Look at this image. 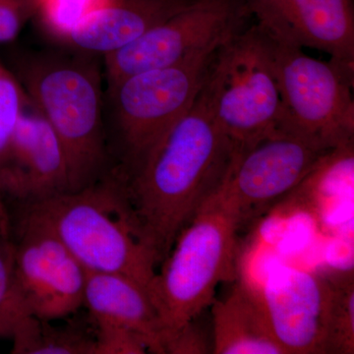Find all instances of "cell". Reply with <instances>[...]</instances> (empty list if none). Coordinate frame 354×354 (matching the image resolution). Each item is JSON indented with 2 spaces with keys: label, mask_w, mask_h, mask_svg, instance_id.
Listing matches in <instances>:
<instances>
[{
  "label": "cell",
  "mask_w": 354,
  "mask_h": 354,
  "mask_svg": "<svg viewBox=\"0 0 354 354\" xmlns=\"http://www.w3.org/2000/svg\"><path fill=\"white\" fill-rule=\"evenodd\" d=\"M237 150L202 90L135 171L121 177L140 239L158 268L177 236L227 177Z\"/></svg>",
  "instance_id": "6da1fadb"
},
{
  "label": "cell",
  "mask_w": 354,
  "mask_h": 354,
  "mask_svg": "<svg viewBox=\"0 0 354 354\" xmlns=\"http://www.w3.org/2000/svg\"><path fill=\"white\" fill-rule=\"evenodd\" d=\"M15 213L11 223L24 218L50 230L87 272L123 274L151 295L158 266L140 239L115 169L88 187Z\"/></svg>",
  "instance_id": "7a4b0ae2"
},
{
  "label": "cell",
  "mask_w": 354,
  "mask_h": 354,
  "mask_svg": "<svg viewBox=\"0 0 354 354\" xmlns=\"http://www.w3.org/2000/svg\"><path fill=\"white\" fill-rule=\"evenodd\" d=\"M20 75L30 102L64 148L69 191L83 189L109 174L113 169L97 67L80 57L41 55L21 65Z\"/></svg>",
  "instance_id": "3957f363"
},
{
  "label": "cell",
  "mask_w": 354,
  "mask_h": 354,
  "mask_svg": "<svg viewBox=\"0 0 354 354\" xmlns=\"http://www.w3.org/2000/svg\"><path fill=\"white\" fill-rule=\"evenodd\" d=\"M223 183L181 230L157 272L151 297L165 342L213 304L218 283L234 278L241 223Z\"/></svg>",
  "instance_id": "277c9868"
},
{
  "label": "cell",
  "mask_w": 354,
  "mask_h": 354,
  "mask_svg": "<svg viewBox=\"0 0 354 354\" xmlns=\"http://www.w3.org/2000/svg\"><path fill=\"white\" fill-rule=\"evenodd\" d=\"M202 93L239 152L279 129L281 95L259 25L236 32L215 51Z\"/></svg>",
  "instance_id": "5b68a950"
},
{
  "label": "cell",
  "mask_w": 354,
  "mask_h": 354,
  "mask_svg": "<svg viewBox=\"0 0 354 354\" xmlns=\"http://www.w3.org/2000/svg\"><path fill=\"white\" fill-rule=\"evenodd\" d=\"M258 25L267 37L281 95L279 129L334 152L346 150L354 134L353 72L311 57Z\"/></svg>",
  "instance_id": "8992f818"
},
{
  "label": "cell",
  "mask_w": 354,
  "mask_h": 354,
  "mask_svg": "<svg viewBox=\"0 0 354 354\" xmlns=\"http://www.w3.org/2000/svg\"><path fill=\"white\" fill-rule=\"evenodd\" d=\"M216 50L139 72L108 86L120 148V164L115 169L121 176L135 171L165 133L189 111L201 92Z\"/></svg>",
  "instance_id": "52a82bcc"
},
{
  "label": "cell",
  "mask_w": 354,
  "mask_h": 354,
  "mask_svg": "<svg viewBox=\"0 0 354 354\" xmlns=\"http://www.w3.org/2000/svg\"><path fill=\"white\" fill-rule=\"evenodd\" d=\"M248 12L246 0H192L132 44L104 55L108 86L216 50L241 31Z\"/></svg>",
  "instance_id": "ba28073f"
},
{
  "label": "cell",
  "mask_w": 354,
  "mask_h": 354,
  "mask_svg": "<svg viewBox=\"0 0 354 354\" xmlns=\"http://www.w3.org/2000/svg\"><path fill=\"white\" fill-rule=\"evenodd\" d=\"M335 153L281 129L236 152L223 185L241 228L262 218Z\"/></svg>",
  "instance_id": "9c48e42d"
},
{
  "label": "cell",
  "mask_w": 354,
  "mask_h": 354,
  "mask_svg": "<svg viewBox=\"0 0 354 354\" xmlns=\"http://www.w3.org/2000/svg\"><path fill=\"white\" fill-rule=\"evenodd\" d=\"M11 237L16 297L25 313L50 322L78 311L87 270L68 249L50 230L24 218L12 221Z\"/></svg>",
  "instance_id": "30bf717a"
},
{
  "label": "cell",
  "mask_w": 354,
  "mask_h": 354,
  "mask_svg": "<svg viewBox=\"0 0 354 354\" xmlns=\"http://www.w3.org/2000/svg\"><path fill=\"white\" fill-rule=\"evenodd\" d=\"M332 281L283 266L258 288L274 339L286 354H327Z\"/></svg>",
  "instance_id": "8fae6325"
},
{
  "label": "cell",
  "mask_w": 354,
  "mask_h": 354,
  "mask_svg": "<svg viewBox=\"0 0 354 354\" xmlns=\"http://www.w3.org/2000/svg\"><path fill=\"white\" fill-rule=\"evenodd\" d=\"M68 191V165L59 140L37 109L24 111L0 160V200L7 211L10 206L18 211Z\"/></svg>",
  "instance_id": "7c38bea8"
},
{
  "label": "cell",
  "mask_w": 354,
  "mask_h": 354,
  "mask_svg": "<svg viewBox=\"0 0 354 354\" xmlns=\"http://www.w3.org/2000/svg\"><path fill=\"white\" fill-rule=\"evenodd\" d=\"M258 24L281 38L328 53L353 72L354 13L351 0H246Z\"/></svg>",
  "instance_id": "4fadbf2b"
},
{
  "label": "cell",
  "mask_w": 354,
  "mask_h": 354,
  "mask_svg": "<svg viewBox=\"0 0 354 354\" xmlns=\"http://www.w3.org/2000/svg\"><path fill=\"white\" fill-rule=\"evenodd\" d=\"M192 0H106L59 41L81 53L106 55L120 50Z\"/></svg>",
  "instance_id": "5bb4252c"
},
{
  "label": "cell",
  "mask_w": 354,
  "mask_h": 354,
  "mask_svg": "<svg viewBox=\"0 0 354 354\" xmlns=\"http://www.w3.org/2000/svg\"><path fill=\"white\" fill-rule=\"evenodd\" d=\"M84 305L95 324L125 328L145 339L151 353L165 354V329L149 291L120 274L87 272Z\"/></svg>",
  "instance_id": "9a60e30c"
},
{
  "label": "cell",
  "mask_w": 354,
  "mask_h": 354,
  "mask_svg": "<svg viewBox=\"0 0 354 354\" xmlns=\"http://www.w3.org/2000/svg\"><path fill=\"white\" fill-rule=\"evenodd\" d=\"M215 354H286L272 335L258 288L239 281L225 299L214 300Z\"/></svg>",
  "instance_id": "2e32d148"
},
{
  "label": "cell",
  "mask_w": 354,
  "mask_h": 354,
  "mask_svg": "<svg viewBox=\"0 0 354 354\" xmlns=\"http://www.w3.org/2000/svg\"><path fill=\"white\" fill-rule=\"evenodd\" d=\"M11 353L15 354H95V337L72 327H55L50 321L24 317L14 328Z\"/></svg>",
  "instance_id": "e0dca14e"
},
{
  "label": "cell",
  "mask_w": 354,
  "mask_h": 354,
  "mask_svg": "<svg viewBox=\"0 0 354 354\" xmlns=\"http://www.w3.org/2000/svg\"><path fill=\"white\" fill-rule=\"evenodd\" d=\"M327 353H354L353 272L332 279Z\"/></svg>",
  "instance_id": "ac0fdd59"
},
{
  "label": "cell",
  "mask_w": 354,
  "mask_h": 354,
  "mask_svg": "<svg viewBox=\"0 0 354 354\" xmlns=\"http://www.w3.org/2000/svg\"><path fill=\"white\" fill-rule=\"evenodd\" d=\"M21 85L12 74L0 65V160L12 138L25 104L29 102ZM0 234L11 239V221L8 211L0 200Z\"/></svg>",
  "instance_id": "d6986e66"
},
{
  "label": "cell",
  "mask_w": 354,
  "mask_h": 354,
  "mask_svg": "<svg viewBox=\"0 0 354 354\" xmlns=\"http://www.w3.org/2000/svg\"><path fill=\"white\" fill-rule=\"evenodd\" d=\"M13 241L0 234V335L10 337L14 328L28 316L18 301L14 279Z\"/></svg>",
  "instance_id": "ffe728a7"
},
{
  "label": "cell",
  "mask_w": 354,
  "mask_h": 354,
  "mask_svg": "<svg viewBox=\"0 0 354 354\" xmlns=\"http://www.w3.org/2000/svg\"><path fill=\"white\" fill-rule=\"evenodd\" d=\"M36 12L50 34L59 39L106 0H35Z\"/></svg>",
  "instance_id": "44dd1931"
},
{
  "label": "cell",
  "mask_w": 354,
  "mask_h": 354,
  "mask_svg": "<svg viewBox=\"0 0 354 354\" xmlns=\"http://www.w3.org/2000/svg\"><path fill=\"white\" fill-rule=\"evenodd\" d=\"M95 354H144L150 353L144 337L125 328L95 324Z\"/></svg>",
  "instance_id": "7402d4cb"
},
{
  "label": "cell",
  "mask_w": 354,
  "mask_h": 354,
  "mask_svg": "<svg viewBox=\"0 0 354 354\" xmlns=\"http://www.w3.org/2000/svg\"><path fill=\"white\" fill-rule=\"evenodd\" d=\"M34 12L35 0H0V43L13 41Z\"/></svg>",
  "instance_id": "603a6c76"
},
{
  "label": "cell",
  "mask_w": 354,
  "mask_h": 354,
  "mask_svg": "<svg viewBox=\"0 0 354 354\" xmlns=\"http://www.w3.org/2000/svg\"><path fill=\"white\" fill-rule=\"evenodd\" d=\"M194 322V321H193ZM191 322L172 333L165 344V354L208 353V346L204 337Z\"/></svg>",
  "instance_id": "cb8c5ba5"
}]
</instances>
